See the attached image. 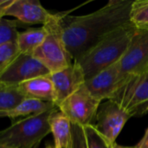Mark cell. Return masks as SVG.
I'll use <instances>...</instances> for the list:
<instances>
[{
	"instance_id": "obj_1",
	"label": "cell",
	"mask_w": 148,
	"mask_h": 148,
	"mask_svg": "<svg viewBox=\"0 0 148 148\" xmlns=\"http://www.w3.org/2000/svg\"><path fill=\"white\" fill-rule=\"evenodd\" d=\"M132 0H111L84 16L58 13L62 41L73 62L113 30L130 23Z\"/></svg>"
},
{
	"instance_id": "obj_2",
	"label": "cell",
	"mask_w": 148,
	"mask_h": 148,
	"mask_svg": "<svg viewBox=\"0 0 148 148\" xmlns=\"http://www.w3.org/2000/svg\"><path fill=\"white\" fill-rule=\"evenodd\" d=\"M137 28L132 23L120 27L101 39L74 62L82 68L88 80L101 71L120 62L127 51Z\"/></svg>"
},
{
	"instance_id": "obj_3",
	"label": "cell",
	"mask_w": 148,
	"mask_h": 148,
	"mask_svg": "<svg viewBox=\"0 0 148 148\" xmlns=\"http://www.w3.org/2000/svg\"><path fill=\"white\" fill-rule=\"evenodd\" d=\"M57 108L20 119L1 130L0 145L12 148H34L51 133L49 120Z\"/></svg>"
},
{
	"instance_id": "obj_4",
	"label": "cell",
	"mask_w": 148,
	"mask_h": 148,
	"mask_svg": "<svg viewBox=\"0 0 148 148\" xmlns=\"http://www.w3.org/2000/svg\"><path fill=\"white\" fill-rule=\"evenodd\" d=\"M47 36L41 46L32 55L49 72L60 71L73 63V60L62 41L58 26V13L45 25Z\"/></svg>"
},
{
	"instance_id": "obj_5",
	"label": "cell",
	"mask_w": 148,
	"mask_h": 148,
	"mask_svg": "<svg viewBox=\"0 0 148 148\" xmlns=\"http://www.w3.org/2000/svg\"><path fill=\"white\" fill-rule=\"evenodd\" d=\"M111 101L117 103L131 118L148 114V73L128 75Z\"/></svg>"
},
{
	"instance_id": "obj_6",
	"label": "cell",
	"mask_w": 148,
	"mask_h": 148,
	"mask_svg": "<svg viewBox=\"0 0 148 148\" xmlns=\"http://www.w3.org/2000/svg\"><path fill=\"white\" fill-rule=\"evenodd\" d=\"M101 101L93 96L85 85L69 96L58 107V109L72 124L82 127L92 125Z\"/></svg>"
},
{
	"instance_id": "obj_7",
	"label": "cell",
	"mask_w": 148,
	"mask_h": 148,
	"mask_svg": "<svg viewBox=\"0 0 148 148\" xmlns=\"http://www.w3.org/2000/svg\"><path fill=\"white\" fill-rule=\"evenodd\" d=\"M131 117L114 101L108 100L101 103L93 126L109 143L114 144L125 124Z\"/></svg>"
},
{
	"instance_id": "obj_8",
	"label": "cell",
	"mask_w": 148,
	"mask_h": 148,
	"mask_svg": "<svg viewBox=\"0 0 148 148\" xmlns=\"http://www.w3.org/2000/svg\"><path fill=\"white\" fill-rule=\"evenodd\" d=\"M49 74L50 72L32 55L19 54L0 74V84L17 86L33 78Z\"/></svg>"
},
{
	"instance_id": "obj_9",
	"label": "cell",
	"mask_w": 148,
	"mask_h": 148,
	"mask_svg": "<svg viewBox=\"0 0 148 148\" xmlns=\"http://www.w3.org/2000/svg\"><path fill=\"white\" fill-rule=\"evenodd\" d=\"M119 62L121 71L126 75L148 73V29H136Z\"/></svg>"
},
{
	"instance_id": "obj_10",
	"label": "cell",
	"mask_w": 148,
	"mask_h": 148,
	"mask_svg": "<svg viewBox=\"0 0 148 148\" xmlns=\"http://www.w3.org/2000/svg\"><path fill=\"white\" fill-rule=\"evenodd\" d=\"M127 75L121 71L118 62L94 77L86 80L84 85L93 96L102 102V101H108L113 98Z\"/></svg>"
},
{
	"instance_id": "obj_11",
	"label": "cell",
	"mask_w": 148,
	"mask_h": 148,
	"mask_svg": "<svg viewBox=\"0 0 148 148\" xmlns=\"http://www.w3.org/2000/svg\"><path fill=\"white\" fill-rule=\"evenodd\" d=\"M14 16L17 22L25 24H47L54 13L47 10L39 1L9 0L2 10V17Z\"/></svg>"
},
{
	"instance_id": "obj_12",
	"label": "cell",
	"mask_w": 148,
	"mask_h": 148,
	"mask_svg": "<svg viewBox=\"0 0 148 148\" xmlns=\"http://www.w3.org/2000/svg\"><path fill=\"white\" fill-rule=\"evenodd\" d=\"M49 77L54 87L55 105L57 108L63 101L83 86L86 82L82 68L75 62L60 71L49 74Z\"/></svg>"
},
{
	"instance_id": "obj_13",
	"label": "cell",
	"mask_w": 148,
	"mask_h": 148,
	"mask_svg": "<svg viewBox=\"0 0 148 148\" xmlns=\"http://www.w3.org/2000/svg\"><path fill=\"white\" fill-rule=\"evenodd\" d=\"M49 75L33 78L17 85L16 88L24 98L35 99L55 104L54 87Z\"/></svg>"
},
{
	"instance_id": "obj_14",
	"label": "cell",
	"mask_w": 148,
	"mask_h": 148,
	"mask_svg": "<svg viewBox=\"0 0 148 148\" xmlns=\"http://www.w3.org/2000/svg\"><path fill=\"white\" fill-rule=\"evenodd\" d=\"M55 108H57V107L52 102L24 98L13 108L0 112V118H9L13 120L18 117H28L39 114Z\"/></svg>"
},
{
	"instance_id": "obj_15",
	"label": "cell",
	"mask_w": 148,
	"mask_h": 148,
	"mask_svg": "<svg viewBox=\"0 0 148 148\" xmlns=\"http://www.w3.org/2000/svg\"><path fill=\"white\" fill-rule=\"evenodd\" d=\"M50 132L54 137L55 148H69L71 143V122L57 108L49 120Z\"/></svg>"
},
{
	"instance_id": "obj_16",
	"label": "cell",
	"mask_w": 148,
	"mask_h": 148,
	"mask_svg": "<svg viewBox=\"0 0 148 148\" xmlns=\"http://www.w3.org/2000/svg\"><path fill=\"white\" fill-rule=\"evenodd\" d=\"M47 34V30L43 26L39 29H29L23 32H18L16 42L19 54L33 55L43 42Z\"/></svg>"
},
{
	"instance_id": "obj_17",
	"label": "cell",
	"mask_w": 148,
	"mask_h": 148,
	"mask_svg": "<svg viewBox=\"0 0 148 148\" xmlns=\"http://www.w3.org/2000/svg\"><path fill=\"white\" fill-rule=\"evenodd\" d=\"M130 23L137 29H148V0L133 1Z\"/></svg>"
},
{
	"instance_id": "obj_18",
	"label": "cell",
	"mask_w": 148,
	"mask_h": 148,
	"mask_svg": "<svg viewBox=\"0 0 148 148\" xmlns=\"http://www.w3.org/2000/svg\"><path fill=\"white\" fill-rule=\"evenodd\" d=\"M24 99L16 86L0 84V112L13 108Z\"/></svg>"
},
{
	"instance_id": "obj_19",
	"label": "cell",
	"mask_w": 148,
	"mask_h": 148,
	"mask_svg": "<svg viewBox=\"0 0 148 148\" xmlns=\"http://www.w3.org/2000/svg\"><path fill=\"white\" fill-rule=\"evenodd\" d=\"M19 55L16 41H10L0 44V74Z\"/></svg>"
},
{
	"instance_id": "obj_20",
	"label": "cell",
	"mask_w": 148,
	"mask_h": 148,
	"mask_svg": "<svg viewBox=\"0 0 148 148\" xmlns=\"http://www.w3.org/2000/svg\"><path fill=\"white\" fill-rule=\"evenodd\" d=\"M18 26L19 22L5 19L2 17L0 13V44L10 41H16L18 34Z\"/></svg>"
},
{
	"instance_id": "obj_21",
	"label": "cell",
	"mask_w": 148,
	"mask_h": 148,
	"mask_svg": "<svg viewBox=\"0 0 148 148\" xmlns=\"http://www.w3.org/2000/svg\"><path fill=\"white\" fill-rule=\"evenodd\" d=\"M84 130L87 137L88 148H112L113 144L102 137L93 125L84 127Z\"/></svg>"
},
{
	"instance_id": "obj_22",
	"label": "cell",
	"mask_w": 148,
	"mask_h": 148,
	"mask_svg": "<svg viewBox=\"0 0 148 148\" xmlns=\"http://www.w3.org/2000/svg\"><path fill=\"white\" fill-rule=\"evenodd\" d=\"M69 148H88L84 127L77 124L71 125V143Z\"/></svg>"
},
{
	"instance_id": "obj_23",
	"label": "cell",
	"mask_w": 148,
	"mask_h": 148,
	"mask_svg": "<svg viewBox=\"0 0 148 148\" xmlns=\"http://www.w3.org/2000/svg\"><path fill=\"white\" fill-rule=\"evenodd\" d=\"M136 146L138 147V148H148V128L147 129L145 135L143 136L141 140Z\"/></svg>"
},
{
	"instance_id": "obj_24",
	"label": "cell",
	"mask_w": 148,
	"mask_h": 148,
	"mask_svg": "<svg viewBox=\"0 0 148 148\" xmlns=\"http://www.w3.org/2000/svg\"><path fill=\"white\" fill-rule=\"evenodd\" d=\"M112 148H138L137 146H134V147H124V146H121L119 144H117L116 142L114 143L112 145Z\"/></svg>"
},
{
	"instance_id": "obj_25",
	"label": "cell",
	"mask_w": 148,
	"mask_h": 148,
	"mask_svg": "<svg viewBox=\"0 0 148 148\" xmlns=\"http://www.w3.org/2000/svg\"><path fill=\"white\" fill-rule=\"evenodd\" d=\"M6 3V0H0V8Z\"/></svg>"
},
{
	"instance_id": "obj_26",
	"label": "cell",
	"mask_w": 148,
	"mask_h": 148,
	"mask_svg": "<svg viewBox=\"0 0 148 148\" xmlns=\"http://www.w3.org/2000/svg\"><path fill=\"white\" fill-rule=\"evenodd\" d=\"M45 148H55V147L54 146H51V145H47Z\"/></svg>"
},
{
	"instance_id": "obj_27",
	"label": "cell",
	"mask_w": 148,
	"mask_h": 148,
	"mask_svg": "<svg viewBox=\"0 0 148 148\" xmlns=\"http://www.w3.org/2000/svg\"><path fill=\"white\" fill-rule=\"evenodd\" d=\"M0 148H12V147H6V146H3V145H0Z\"/></svg>"
}]
</instances>
